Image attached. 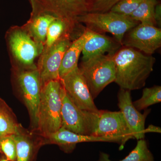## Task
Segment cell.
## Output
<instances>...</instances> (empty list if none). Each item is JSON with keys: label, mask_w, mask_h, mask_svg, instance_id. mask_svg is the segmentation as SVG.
Segmentation results:
<instances>
[{"label": "cell", "mask_w": 161, "mask_h": 161, "mask_svg": "<svg viewBox=\"0 0 161 161\" xmlns=\"http://www.w3.org/2000/svg\"><path fill=\"white\" fill-rule=\"evenodd\" d=\"M158 3V0H143L130 17L142 24L156 26L154 9Z\"/></svg>", "instance_id": "cell-21"}, {"label": "cell", "mask_w": 161, "mask_h": 161, "mask_svg": "<svg viewBox=\"0 0 161 161\" xmlns=\"http://www.w3.org/2000/svg\"><path fill=\"white\" fill-rule=\"evenodd\" d=\"M107 153L101 152L98 161H112ZM119 161H154L153 156L148 148L144 139L138 140L136 147L126 157Z\"/></svg>", "instance_id": "cell-22"}, {"label": "cell", "mask_w": 161, "mask_h": 161, "mask_svg": "<svg viewBox=\"0 0 161 161\" xmlns=\"http://www.w3.org/2000/svg\"><path fill=\"white\" fill-rule=\"evenodd\" d=\"M12 136L16 147V161H31L36 148L43 145L42 136L36 132L26 130L20 124Z\"/></svg>", "instance_id": "cell-14"}, {"label": "cell", "mask_w": 161, "mask_h": 161, "mask_svg": "<svg viewBox=\"0 0 161 161\" xmlns=\"http://www.w3.org/2000/svg\"><path fill=\"white\" fill-rule=\"evenodd\" d=\"M91 30L86 28L83 33L72 42L67 50L64 56L60 70V79L78 67V62L80 53H82L85 43L89 37Z\"/></svg>", "instance_id": "cell-17"}, {"label": "cell", "mask_w": 161, "mask_h": 161, "mask_svg": "<svg viewBox=\"0 0 161 161\" xmlns=\"http://www.w3.org/2000/svg\"><path fill=\"white\" fill-rule=\"evenodd\" d=\"M121 0H94L91 13H103L110 11Z\"/></svg>", "instance_id": "cell-26"}, {"label": "cell", "mask_w": 161, "mask_h": 161, "mask_svg": "<svg viewBox=\"0 0 161 161\" xmlns=\"http://www.w3.org/2000/svg\"><path fill=\"white\" fill-rule=\"evenodd\" d=\"M72 43L70 36L61 38L44 54L40 55L37 69L42 86L51 80H60L59 70L64 56Z\"/></svg>", "instance_id": "cell-11"}, {"label": "cell", "mask_w": 161, "mask_h": 161, "mask_svg": "<svg viewBox=\"0 0 161 161\" xmlns=\"http://www.w3.org/2000/svg\"><path fill=\"white\" fill-rule=\"evenodd\" d=\"M122 45L152 55L161 46V28L139 23L127 32Z\"/></svg>", "instance_id": "cell-10"}, {"label": "cell", "mask_w": 161, "mask_h": 161, "mask_svg": "<svg viewBox=\"0 0 161 161\" xmlns=\"http://www.w3.org/2000/svg\"><path fill=\"white\" fill-rule=\"evenodd\" d=\"M43 144H56L64 149L73 148L79 143L85 142H112L114 141L107 137H98L77 134L61 127L57 132L43 137Z\"/></svg>", "instance_id": "cell-16"}, {"label": "cell", "mask_w": 161, "mask_h": 161, "mask_svg": "<svg viewBox=\"0 0 161 161\" xmlns=\"http://www.w3.org/2000/svg\"><path fill=\"white\" fill-rule=\"evenodd\" d=\"M0 161H9L6 159L5 157H0Z\"/></svg>", "instance_id": "cell-29"}, {"label": "cell", "mask_w": 161, "mask_h": 161, "mask_svg": "<svg viewBox=\"0 0 161 161\" xmlns=\"http://www.w3.org/2000/svg\"><path fill=\"white\" fill-rule=\"evenodd\" d=\"M130 92L120 88L117 95L118 105L133 137L138 140L145 137V121L149 112L146 111L144 114H142L136 108Z\"/></svg>", "instance_id": "cell-13"}, {"label": "cell", "mask_w": 161, "mask_h": 161, "mask_svg": "<svg viewBox=\"0 0 161 161\" xmlns=\"http://www.w3.org/2000/svg\"><path fill=\"white\" fill-rule=\"evenodd\" d=\"M143 0H121L110 11L130 17Z\"/></svg>", "instance_id": "cell-25"}, {"label": "cell", "mask_w": 161, "mask_h": 161, "mask_svg": "<svg viewBox=\"0 0 161 161\" xmlns=\"http://www.w3.org/2000/svg\"><path fill=\"white\" fill-rule=\"evenodd\" d=\"M154 19L156 23V25L158 28H161V5L158 3L155 6L154 9Z\"/></svg>", "instance_id": "cell-27"}, {"label": "cell", "mask_w": 161, "mask_h": 161, "mask_svg": "<svg viewBox=\"0 0 161 161\" xmlns=\"http://www.w3.org/2000/svg\"><path fill=\"white\" fill-rule=\"evenodd\" d=\"M61 127L77 134L91 136L92 112L76 106L61 87Z\"/></svg>", "instance_id": "cell-12"}, {"label": "cell", "mask_w": 161, "mask_h": 161, "mask_svg": "<svg viewBox=\"0 0 161 161\" xmlns=\"http://www.w3.org/2000/svg\"><path fill=\"white\" fill-rule=\"evenodd\" d=\"M91 135L111 138L124 148L127 141L134 139L120 111L99 110L95 112L91 125Z\"/></svg>", "instance_id": "cell-5"}, {"label": "cell", "mask_w": 161, "mask_h": 161, "mask_svg": "<svg viewBox=\"0 0 161 161\" xmlns=\"http://www.w3.org/2000/svg\"><path fill=\"white\" fill-rule=\"evenodd\" d=\"M145 133L147 132H157V133H161V129L160 127L156 126L153 125H150L148 128L145 129Z\"/></svg>", "instance_id": "cell-28"}, {"label": "cell", "mask_w": 161, "mask_h": 161, "mask_svg": "<svg viewBox=\"0 0 161 161\" xmlns=\"http://www.w3.org/2000/svg\"><path fill=\"white\" fill-rule=\"evenodd\" d=\"M161 101V86H154L146 88L143 90L142 95L138 100L133 102V104L138 111L147 108L148 107Z\"/></svg>", "instance_id": "cell-23"}, {"label": "cell", "mask_w": 161, "mask_h": 161, "mask_svg": "<svg viewBox=\"0 0 161 161\" xmlns=\"http://www.w3.org/2000/svg\"><path fill=\"white\" fill-rule=\"evenodd\" d=\"M19 124L11 108L0 98V138L14 134Z\"/></svg>", "instance_id": "cell-20"}, {"label": "cell", "mask_w": 161, "mask_h": 161, "mask_svg": "<svg viewBox=\"0 0 161 161\" xmlns=\"http://www.w3.org/2000/svg\"><path fill=\"white\" fill-rule=\"evenodd\" d=\"M122 46L115 39L91 30L89 38L82 50V61H86L105 53L114 54Z\"/></svg>", "instance_id": "cell-15"}, {"label": "cell", "mask_w": 161, "mask_h": 161, "mask_svg": "<svg viewBox=\"0 0 161 161\" xmlns=\"http://www.w3.org/2000/svg\"><path fill=\"white\" fill-rule=\"evenodd\" d=\"M113 56L111 54L95 56L82 61L78 67L94 99L107 86L115 82L116 70Z\"/></svg>", "instance_id": "cell-4"}, {"label": "cell", "mask_w": 161, "mask_h": 161, "mask_svg": "<svg viewBox=\"0 0 161 161\" xmlns=\"http://www.w3.org/2000/svg\"><path fill=\"white\" fill-rule=\"evenodd\" d=\"M31 15L47 14L76 28L80 17L92 11L94 0H29Z\"/></svg>", "instance_id": "cell-3"}, {"label": "cell", "mask_w": 161, "mask_h": 161, "mask_svg": "<svg viewBox=\"0 0 161 161\" xmlns=\"http://www.w3.org/2000/svg\"><path fill=\"white\" fill-rule=\"evenodd\" d=\"M75 30L65 22L59 19H55L48 27L43 52L40 55L45 54L61 38L65 36L71 37Z\"/></svg>", "instance_id": "cell-19"}, {"label": "cell", "mask_w": 161, "mask_h": 161, "mask_svg": "<svg viewBox=\"0 0 161 161\" xmlns=\"http://www.w3.org/2000/svg\"><path fill=\"white\" fill-rule=\"evenodd\" d=\"M60 81L66 94L79 108L90 112L99 111L78 66L61 78Z\"/></svg>", "instance_id": "cell-9"}, {"label": "cell", "mask_w": 161, "mask_h": 161, "mask_svg": "<svg viewBox=\"0 0 161 161\" xmlns=\"http://www.w3.org/2000/svg\"><path fill=\"white\" fill-rule=\"evenodd\" d=\"M56 19L47 14L31 15L30 19L23 27L36 43L43 47L48 27Z\"/></svg>", "instance_id": "cell-18"}, {"label": "cell", "mask_w": 161, "mask_h": 161, "mask_svg": "<svg viewBox=\"0 0 161 161\" xmlns=\"http://www.w3.org/2000/svg\"><path fill=\"white\" fill-rule=\"evenodd\" d=\"M0 152L9 161H16V147L12 135L0 138Z\"/></svg>", "instance_id": "cell-24"}, {"label": "cell", "mask_w": 161, "mask_h": 161, "mask_svg": "<svg viewBox=\"0 0 161 161\" xmlns=\"http://www.w3.org/2000/svg\"><path fill=\"white\" fill-rule=\"evenodd\" d=\"M78 22L84 23L86 28L95 32L112 34L121 45L127 32L139 24L130 17L110 11L103 13H89L79 18Z\"/></svg>", "instance_id": "cell-6"}, {"label": "cell", "mask_w": 161, "mask_h": 161, "mask_svg": "<svg viewBox=\"0 0 161 161\" xmlns=\"http://www.w3.org/2000/svg\"><path fill=\"white\" fill-rule=\"evenodd\" d=\"M16 78L22 99L29 113L31 130L36 132L38 114L42 84L37 68L33 69H16Z\"/></svg>", "instance_id": "cell-7"}, {"label": "cell", "mask_w": 161, "mask_h": 161, "mask_svg": "<svg viewBox=\"0 0 161 161\" xmlns=\"http://www.w3.org/2000/svg\"><path fill=\"white\" fill-rule=\"evenodd\" d=\"M61 87L60 80H51L42 86L36 132L43 137L61 127Z\"/></svg>", "instance_id": "cell-2"}, {"label": "cell", "mask_w": 161, "mask_h": 161, "mask_svg": "<svg viewBox=\"0 0 161 161\" xmlns=\"http://www.w3.org/2000/svg\"><path fill=\"white\" fill-rule=\"evenodd\" d=\"M6 37L11 54L20 66L17 68H37L34 61L42 54L43 47L36 43L23 27H13Z\"/></svg>", "instance_id": "cell-8"}, {"label": "cell", "mask_w": 161, "mask_h": 161, "mask_svg": "<svg viewBox=\"0 0 161 161\" xmlns=\"http://www.w3.org/2000/svg\"><path fill=\"white\" fill-rule=\"evenodd\" d=\"M113 58L116 70L115 83L120 88L130 91L145 86L156 61L152 55L125 46L119 48Z\"/></svg>", "instance_id": "cell-1"}]
</instances>
